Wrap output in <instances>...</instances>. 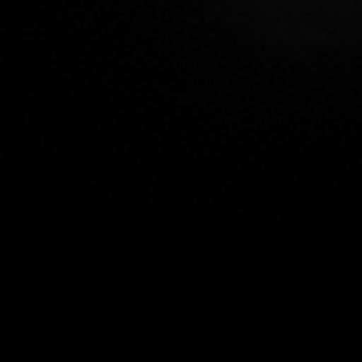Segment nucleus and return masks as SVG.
Here are the masks:
<instances>
[]
</instances>
